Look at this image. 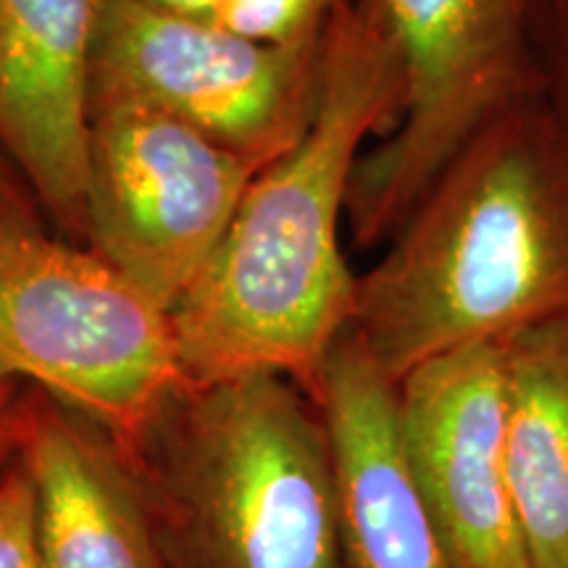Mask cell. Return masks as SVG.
I'll return each instance as SVG.
<instances>
[{
  "mask_svg": "<svg viewBox=\"0 0 568 568\" xmlns=\"http://www.w3.org/2000/svg\"><path fill=\"white\" fill-rule=\"evenodd\" d=\"M314 403L335 460L343 568H450L408 464L400 389L353 326L332 347Z\"/></svg>",
  "mask_w": 568,
  "mask_h": 568,
  "instance_id": "10",
  "label": "cell"
},
{
  "mask_svg": "<svg viewBox=\"0 0 568 568\" xmlns=\"http://www.w3.org/2000/svg\"><path fill=\"white\" fill-rule=\"evenodd\" d=\"M255 174L159 105L90 88L84 245L169 311L216 253Z\"/></svg>",
  "mask_w": 568,
  "mask_h": 568,
  "instance_id": "6",
  "label": "cell"
},
{
  "mask_svg": "<svg viewBox=\"0 0 568 568\" xmlns=\"http://www.w3.org/2000/svg\"><path fill=\"white\" fill-rule=\"evenodd\" d=\"M506 468L531 568H568V318L503 339Z\"/></svg>",
  "mask_w": 568,
  "mask_h": 568,
  "instance_id": "12",
  "label": "cell"
},
{
  "mask_svg": "<svg viewBox=\"0 0 568 568\" xmlns=\"http://www.w3.org/2000/svg\"><path fill=\"white\" fill-rule=\"evenodd\" d=\"M13 456L34 489L42 568H161L126 464L71 410L21 397Z\"/></svg>",
  "mask_w": 568,
  "mask_h": 568,
  "instance_id": "11",
  "label": "cell"
},
{
  "mask_svg": "<svg viewBox=\"0 0 568 568\" xmlns=\"http://www.w3.org/2000/svg\"><path fill=\"white\" fill-rule=\"evenodd\" d=\"M408 464L450 568H531L506 468V358L479 343L397 382Z\"/></svg>",
  "mask_w": 568,
  "mask_h": 568,
  "instance_id": "8",
  "label": "cell"
},
{
  "mask_svg": "<svg viewBox=\"0 0 568 568\" xmlns=\"http://www.w3.org/2000/svg\"><path fill=\"white\" fill-rule=\"evenodd\" d=\"M0 568H42L34 489L19 460L0 474Z\"/></svg>",
  "mask_w": 568,
  "mask_h": 568,
  "instance_id": "15",
  "label": "cell"
},
{
  "mask_svg": "<svg viewBox=\"0 0 568 568\" xmlns=\"http://www.w3.org/2000/svg\"><path fill=\"white\" fill-rule=\"evenodd\" d=\"M280 374L182 385L153 432L205 568H343L322 410Z\"/></svg>",
  "mask_w": 568,
  "mask_h": 568,
  "instance_id": "4",
  "label": "cell"
},
{
  "mask_svg": "<svg viewBox=\"0 0 568 568\" xmlns=\"http://www.w3.org/2000/svg\"><path fill=\"white\" fill-rule=\"evenodd\" d=\"M17 382L0 376V458L6 453H17V424H19Z\"/></svg>",
  "mask_w": 568,
  "mask_h": 568,
  "instance_id": "17",
  "label": "cell"
},
{
  "mask_svg": "<svg viewBox=\"0 0 568 568\" xmlns=\"http://www.w3.org/2000/svg\"><path fill=\"white\" fill-rule=\"evenodd\" d=\"M161 13H172L180 19L205 21V24H219L226 0H140Z\"/></svg>",
  "mask_w": 568,
  "mask_h": 568,
  "instance_id": "16",
  "label": "cell"
},
{
  "mask_svg": "<svg viewBox=\"0 0 568 568\" xmlns=\"http://www.w3.org/2000/svg\"><path fill=\"white\" fill-rule=\"evenodd\" d=\"M403 74L395 130L355 163L347 230L358 251L389 243L432 182L497 113L539 92L527 0H358Z\"/></svg>",
  "mask_w": 568,
  "mask_h": 568,
  "instance_id": "5",
  "label": "cell"
},
{
  "mask_svg": "<svg viewBox=\"0 0 568 568\" xmlns=\"http://www.w3.org/2000/svg\"><path fill=\"white\" fill-rule=\"evenodd\" d=\"M0 376L88 418L126 466L184 385L166 305L38 209L0 203Z\"/></svg>",
  "mask_w": 568,
  "mask_h": 568,
  "instance_id": "3",
  "label": "cell"
},
{
  "mask_svg": "<svg viewBox=\"0 0 568 568\" xmlns=\"http://www.w3.org/2000/svg\"><path fill=\"white\" fill-rule=\"evenodd\" d=\"M0 203L19 205V209H38L30 190L21 182L19 172L13 169V163L6 159L3 151H0Z\"/></svg>",
  "mask_w": 568,
  "mask_h": 568,
  "instance_id": "18",
  "label": "cell"
},
{
  "mask_svg": "<svg viewBox=\"0 0 568 568\" xmlns=\"http://www.w3.org/2000/svg\"><path fill=\"white\" fill-rule=\"evenodd\" d=\"M355 0H226L219 27L276 48H318Z\"/></svg>",
  "mask_w": 568,
  "mask_h": 568,
  "instance_id": "13",
  "label": "cell"
},
{
  "mask_svg": "<svg viewBox=\"0 0 568 568\" xmlns=\"http://www.w3.org/2000/svg\"><path fill=\"white\" fill-rule=\"evenodd\" d=\"M324 45H264L140 0H111L90 88L132 92L264 172L314 122Z\"/></svg>",
  "mask_w": 568,
  "mask_h": 568,
  "instance_id": "7",
  "label": "cell"
},
{
  "mask_svg": "<svg viewBox=\"0 0 568 568\" xmlns=\"http://www.w3.org/2000/svg\"><path fill=\"white\" fill-rule=\"evenodd\" d=\"M111 0H0V151L84 245L92 55Z\"/></svg>",
  "mask_w": 568,
  "mask_h": 568,
  "instance_id": "9",
  "label": "cell"
},
{
  "mask_svg": "<svg viewBox=\"0 0 568 568\" xmlns=\"http://www.w3.org/2000/svg\"><path fill=\"white\" fill-rule=\"evenodd\" d=\"M527 30L539 92L568 126V0H527Z\"/></svg>",
  "mask_w": 568,
  "mask_h": 568,
  "instance_id": "14",
  "label": "cell"
},
{
  "mask_svg": "<svg viewBox=\"0 0 568 568\" xmlns=\"http://www.w3.org/2000/svg\"><path fill=\"white\" fill-rule=\"evenodd\" d=\"M568 318V126L542 92L497 113L358 274L353 332L393 382Z\"/></svg>",
  "mask_w": 568,
  "mask_h": 568,
  "instance_id": "2",
  "label": "cell"
},
{
  "mask_svg": "<svg viewBox=\"0 0 568 568\" xmlns=\"http://www.w3.org/2000/svg\"><path fill=\"white\" fill-rule=\"evenodd\" d=\"M403 109L397 59L355 0L329 27L314 122L255 174L230 230L174 305L184 385L280 374L316 397L332 347L353 322L343 224L355 163Z\"/></svg>",
  "mask_w": 568,
  "mask_h": 568,
  "instance_id": "1",
  "label": "cell"
}]
</instances>
